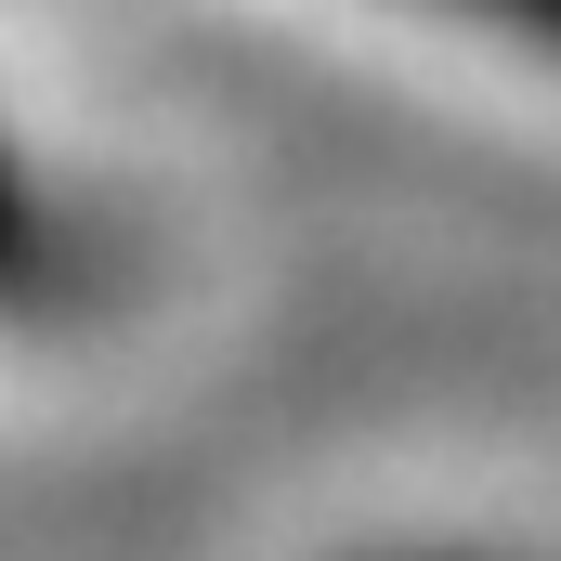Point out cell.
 <instances>
[{"mask_svg": "<svg viewBox=\"0 0 561 561\" xmlns=\"http://www.w3.org/2000/svg\"><path fill=\"white\" fill-rule=\"evenodd\" d=\"M405 561H483V549H405Z\"/></svg>", "mask_w": 561, "mask_h": 561, "instance_id": "6da1fadb", "label": "cell"}]
</instances>
